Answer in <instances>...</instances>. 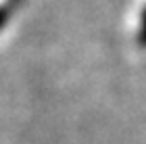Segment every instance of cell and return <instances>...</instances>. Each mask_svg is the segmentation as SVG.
I'll return each mask as SVG.
<instances>
[{
	"mask_svg": "<svg viewBox=\"0 0 146 144\" xmlns=\"http://www.w3.org/2000/svg\"><path fill=\"white\" fill-rule=\"evenodd\" d=\"M138 42L146 46V6L142 9V15H140V29H138Z\"/></svg>",
	"mask_w": 146,
	"mask_h": 144,
	"instance_id": "6da1fadb",
	"label": "cell"
}]
</instances>
